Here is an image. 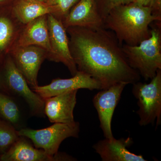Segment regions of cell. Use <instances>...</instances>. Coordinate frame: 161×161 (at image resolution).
<instances>
[{
    "label": "cell",
    "instance_id": "cell-11",
    "mask_svg": "<svg viewBox=\"0 0 161 161\" xmlns=\"http://www.w3.org/2000/svg\"><path fill=\"white\" fill-rule=\"evenodd\" d=\"M133 143L132 138L116 139L105 138L98 141L93 146L95 152L103 161H146L142 155H137L128 149Z\"/></svg>",
    "mask_w": 161,
    "mask_h": 161
},
{
    "label": "cell",
    "instance_id": "cell-17",
    "mask_svg": "<svg viewBox=\"0 0 161 161\" xmlns=\"http://www.w3.org/2000/svg\"><path fill=\"white\" fill-rule=\"evenodd\" d=\"M11 9L15 16L24 25L42 16L52 14L53 11L51 6L33 0H15Z\"/></svg>",
    "mask_w": 161,
    "mask_h": 161
},
{
    "label": "cell",
    "instance_id": "cell-5",
    "mask_svg": "<svg viewBox=\"0 0 161 161\" xmlns=\"http://www.w3.org/2000/svg\"><path fill=\"white\" fill-rule=\"evenodd\" d=\"M132 93L137 99L139 109L136 112L139 117L141 126L156 121V127L161 124V69L149 83L139 81L133 83Z\"/></svg>",
    "mask_w": 161,
    "mask_h": 161
},
{
    "label": "cell",
    "instance_id": "cell-2",
    "mask_svg": "<svg viewBox=\"0 0 161 161\" xmlns=\"http://www.w3.org/2000/svg\"><path fill=\"white\" fill-rule=\"evenodd\" d=\"M155 21L161 22L150 7L132 3L113 8L104 19L103 27L114 33L121 46H136L151 36L149 26Z\"/></svg>",
    "mask_w": 161,
    "mask_h": 161
},
{
    "label": "cell",
    "instance_id": "cell-16",
    "mask_svg": "<svg viewBox=\"0 0 161 161\" xmlns=\"http://www.w3.org/2000/svg\"><path fill=\"white\" fill-rule=\"evenodd\" d=\"M2 161H60L59 152L54 157L42 149L34 148L24 136H20L7 152L1 154Z\"/></svg>",
    "mask_w": 161,
    "mask_h": 161
},
{
    "label": "cell",
    "instance_id": "cell-10",
    "mask_svg": "<svg viewBox=\"0 0 161 161\" xmlns=\"http://www.w3.org/2000/svg\"><path fill=\"white\" fill-rule=\"evenodd\" d=\"M50 42L53 53V61L63 63L72 76L78 72L70 52L69 37L62 22L51 14H47Z\"/></svg>",
    "mask_w": 161,
    "mask_h": 161
},
{
    "label": "cell",
    "instance_id": "cell-8",
    "mask_svg": "<svg viewBox=\"0 0 161 161\" xmlns=\"http://www.w3.org/2000/svg\"><path fill=\"white\" fill-rule=\"evenodd\" d=\"M127 85L125 82L115 84L100 90L93 97V104L98 113L100 128L105 138L114 137L111 128L112 117Z\"/></svg>",
    "mask_w": 161,
    "mask_h": 161
},
{
    "label": "cell",
    "instance_id": "cell-22",
    "mask_svg": "<svg viewBox=\"0 0 161 161\" xmlns=\"http://www.w3.org/2000/svg\"><path fill=\"white\" fill-rule=\"evenodd\" d=\"M132 3L150 7L152 14L161 21V0H134Z\"/></svg>",
    "mask_w": 161,
    "mask_h": 161
},
{
    "label": "cell",
    "instance_id": "cell-7",
    "mask_svg": "<svg viewBox=\"0 0 161 161\" xmlns=\"http://www.w3.org/2000/svg\"><path fill=\"white\" fill-rule=\"evenodd\" d=\"M9 54L31 88L37 86L39 70L43 61L48 58L46 50L34 45L16 47Z\"/></svg>",
    "mask_w": 161,
    "mask_h": 161
},
{
    "label": "cell",
    "instance_id": "cell-19",
    "mask_svg": "<svg viewBox=\"0 0 161 161\" xmlns=\"http://www.w3.org/2000/svg\"><path fill=\"white\" fill-rule=\"evenodd\" d=\"M19 136L14 126L0 119V154L7 152Z\"/></svg>",
    "mask_w": 161,
    "mask_h": 161
},
{
    "label": "cell",
    "instance_id": "cell-18",
    "mask_svg": "<svg viewBox=\"0 0 161 161\" xmlns=\"http://www.w3.org/2000/svg\"><path fill=\"white\" fill-rule=\"evenodd\" d=\"M0 115L15 128L19 125L21 115L17 104L10 96L1 92H0Z\"/></svg>",
    "mask_w": 161,
    "mask_h": 161
},
{
    "label": "cell",
    "instance_id": "cell-14",
    "mask_svg": "<svg viewBox=\"0 0 161 161\" xmlns=\"http://www.w3.org/2000/svg\"><path fill=\"white\" fill-rule=\"evenodd\" d=\"M62 23L65 29L71 26H103V20L98 13L95 0H79Z\"/></svg>",
    "mask_w": 161,
    "mask_h": 161
},
{
    "label": "cell",
    "instance_id": "cell-1",
    "mask_svg": "<svg viewBox=\"0 0 161 161\" xmlns=\"http://www.w3.org/2000/svg\"><path fill=\"white\" fill-rule=\"evenodd\" d=\"M66 31L78 70L98 81L102 89L120 82L133 84L140 80V75L130 66L113 32L103 26H71Z\"/></svg>",
    "mask_w": 161,
    "mask_h": 161
},
{
    "label": "cell",
    "instance_id": "cell-12",
    "mask_svg": "<svg viewBox=\"0 0 161 161\" xmlns=\"http://www.w3.org/2000/svg\"><path fill=\"white\" fill-rule=\"evenodd\" d=\"M78 90L44 99V113L53 123L74 122V111L77 103Z\"/></svg>",
    "mask_w": 161,
    "mask_h": 161
},
{
    "label": "cell",
    "instance_id": "cell-13",
    "mask_svg": "<svg viewBox=\"0 0 161 161\" xmlns=\"http://www.w3.org/2000/svg\"><path fill=\"white\" fill-rule=\"evenodd\" d=\"M47 16H42L25 25L15 47L31 45L40 47L48 53L47 59L53 61V53L50 42Z\"/></svg>",
    "mask_w": 161,
    "mask_h": 161
},
{
    "label": "cell",
    "instance_id": "cell-6",
    "mask_svg": "<svg viewBox=\"0 0 161 161\" xmlns=\"http://www.w3.org/2000/svg\"><path fill=\"white\" fill-rule=\"evenodd\" d=\"M80 124L78 122L69 124L56 123L41 130L22 128L17 130L18 135L30 139L37 149H42L48 155L54 157L58 153L60 144L69 137H78Z\"/></svg>",
    "mask_w": 161,
    "mask_h": 161
},
{
    "label": "cell",
    "instance_id": "cell-20",
    "mask_svg": "<svg viewBox=\"0 0 161 161\" xmlns=\"http://www.w3.org/2000/svg\"><path fill=\"white\" fill-rule=\"evenodd\" d=\"M79 0H51L49 5L52 7V15L61 22L70 10Z\"/></svg>",
    "mask_w": 161,
    "mask_h": 161
},
{
    "label": "cell",
    "instance_id": "cell-21",
    "mask_svg": "<svg viewBox=\"0 0 161 161\" xmlns=\"http://www.w3.org/2000/svg\"><path fill=\"white\" fill-rule=\"evenodd\" d=\"M96 7L103 19L114 7L132 3L134 0H95Z\"/></svg>",
    "mask_w": 161,
    "mask_h": 161
},
{
    "label": "cell",
    "instance_id": "cell-9",
    "mask_svg": "<svg viewBox=\"0 0 161 161\" xmlns=\"http://www.w3.org/2000/svg\"><path fill=\"white\" fill-rule=\"evenodd\" d=\"M33 92L43 98L53 97L80 89L93 91L102 90L100 83L83 72L78 71L71 78L53 79L51 83L44 86H37L31 88Z\"/></svg>",
    "mask_w": 161,
    "mask_h": 161
},
{
    "label": "cell",
    "instance_id": "cell-25",
    "mask_svg": "<svg viewBox=\"0 0 161 161\" xmlns=\"http://www.w3.org/2000/svg\"><path fill=\"white\" fill-rule=\"evenodd\" d=\"M0 156H1V154H0Z\"/></svg>",
    "mask_w": 161,
    "mask_h": 161
},
{
    "label": "cell",
    "instance_id": "cell-23",
    "mask_svg": "<svg viewBox=\"0 0 161 161\" xmlns=\"http://www.w3.org/2000/svg\"><path fill=\"white\" fill-rule=\"evenodd\" d=\"M15 0H0V10L11 7Z\"/></svg>",
    "mask_w": 161,
    "mask_h": 161
},
{
    "label": "cell",
    "instance_id": "cell-3",
    "mask_svg": "<svg viewBox=\"0 0 161 161\" xmlns=\"http://www.w3.org/2000/svg\"><path fill=\"white\" fill-rule=\"evenodd\" d=\"M154 23L149 39L136 46L125 44L122 46L130 66L146 80H151L161 69V23Z\"/></svg>",
    "mask_w": 161,
    "mask_h": 161
},
{
    "label": "cell",
    "instance_id": "cell-15",
    "mask_svg": "<svg viewBox=\"0 0 161 161\" xmlns=\"http://www.w3.org/2000/svg\"><path fill=\"white\" fill-rule=\"evenodd\" d=\"M25 25L15 16L11 7L0 10V66L15 46Z\"/></svg>",
    "mask_w": 161,
    "mask_h": 161
},
{
    "label": "cell",
    "instance_id": "cell-24",
    "mask_svg": "<svg viewBox=\"0 0 161 161\" xmlns=\"http://www.w3.org/2000/svg\"><path fill=\"white\" fill-rule=\"evenodd\" d=\"M33 1H37V2L46 3V4L49 5L50 2L51 0H33Z\"/></svg>",
    "mask_w": 161,
    "mask_h": 161
},
{
    "label": "cell",
    "instance_id": "cell-4",
    "mask_svg": "<svg viewBox=\"0 0 161 161\" xmlns=\"http://www.w3.org/2000/svg\"><path fill=\"white\" fill-rule=\"evenodd\" d=\"M0 66V90L9 96L23 98L33 115L44 117V100L30 88L9 54Z\"/></svg>",
    "mask_w": 161,
    "mask_h": 161
}]
</instances>
